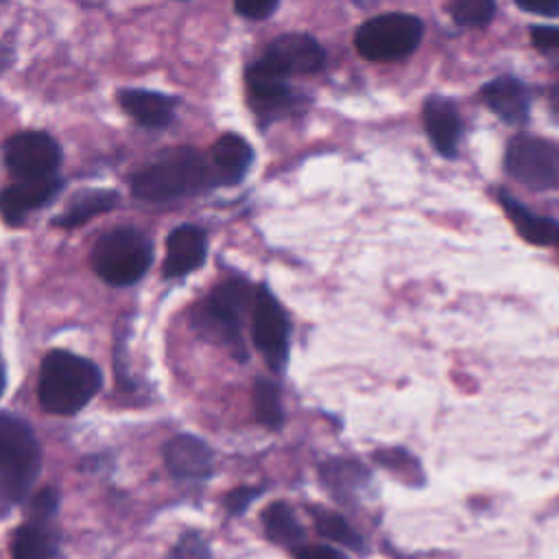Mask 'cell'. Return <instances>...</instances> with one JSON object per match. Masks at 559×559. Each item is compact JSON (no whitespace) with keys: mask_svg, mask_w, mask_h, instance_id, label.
I'll list each match as a JSON object with an SVG mask.
<instances>
[{"mask_svg":"<svg viewBox=\"0 0 559 559\" xmlns=\"http://www.w3.org/2000/svg\"><path fill=\"white\" fill-rule=\"evenodd\" d=\"M555 245H557V247H559V238H557V242H555Z\"/></svg>","mask_w":559,"mask_h":559,"instance_id":"37","label":"cell"},{"mask_svg":"<svg viewBox=\"0 0 559 559\" xmlns=\"http://www.w3.org/2000/svg\"><path fill=\"white\" fill-rule=\"evenodd\" d=\"M424 35V22L404 11L380 13L362 22L354 35V46L369 61H400L415 52Z\"/></svg>","mask_w":559,"mask_h":559,"instance_id":"6","label":"cell"},{"mask_svg":"<svg viewBox=\"0 0 559 559\" xmlns=\"http://www.w3.org/2000/svg\"><path fill=\"white\" fill-rule=\"evenodd\" d=\"M4 386H7V367H4V360L0 356V397L4 393Z\"/></svg>","mask_w":559,"mask_h":559,"instance_id":"36","label":"cell"},{"mask_svg":"<svg viewBox=\"0 0 559 559\" xmlns=\"http://www.w3.org/2000/svg\"><path fill=\"white\" fill-rule=\"evenodd\" d=\"M234 11L247 20H266L277 11L275 0H240L234 4Z\"/></svg>","mask_w":559,"mask_h":559,"instance_id":"28","label":"cell"},{"mask_svg":"<svg viewBox=\"0 0 559 559\" xmlns=\"http://www.w3.org/2000/svg\"><path fill=\"white\" fill-rule=\"evenodd\" d=\"M120 197L109 188H90L79 190L66 205V210L50 221L55 227H79L100 214L111 212L118 205Z\"/></svg>","mask_w":559,"mask_h":559,"instance_id":"19","label":"cell"},{"mask_svg":"<svg viewBox=\"0 0 559 559\" xmlns=\"http://www.w3.org/2000/svg\"><path fill=\"white\" fill-rule=\"evenodd\" d=\"M312 520L314 526L319 528L321 535H325L328 539L347 546V548H360L362 542L358 537V533L334 511L328 509H312Z\"/></svg>","mask_w":559,"mask_h":559,"instance_id":"25","label":"cell"},{"mask_svg":"<svg viewBox=\"0 0 559 559\" xmlns=\"http://www.w3.org/2000/svg\"><path fill=\"white\" fill-rule=\"evenodd\" d=\"M90 264L105 284L131 286L151 269L153 242L138 227H114L105 231L92 247Z\"/></svg>","mask_w":559,"mask_h":559,"instance_id":"4","label":"cell"},{"mask_svg":"<svg viewBox=\"0 0 559 559\" xmlns=\"http://www.w3.org/2000/svg\"><path fill=\"white\" fill-rule=\"evenodd\" d=\"M253 286L242 277H229L221 282L192 312L194 330L225 345L234 358L247 360L242 319L249 306H253Z\"/></svg>","mask_w":559,"mask_h":559,"instance_id":"3","label":"cell"},{"mask_svg":"<svg viewBox=\"0 0 559 559\" xmlns=\"http://www.w3.org/2000/svg\"><path fill=\"white\" fill-rule=\"evenodd\" d=\"M41 469V448L33 428L13 413H0V498L20 502Z\"/></svg>","mask_w":559,"mask_h":559,"instance_id":"5","label":"cell"},{"mask_svg":"<svg viewBox=\"0 0 559 559\" xmlns=\"http://www.w3.org/2000/svg\"><path fill=\"white\" fill-rule=\"evenodd\" d=\"M262 522L269 539H273L275 544L293 548L295 552L304 546L306 533L286 502H273L271 507H266L262 513Z\"/></svg>","mask_w":559,"mask_h":559,"instance_id":"23","label":"cell"},{"mask_svg":"<svg viewBox=\"0 0 559 559\" xmlns=\"http://www.w3.org/2000/svg\"><path fill=\"white\" fill-rule=\"evenodd\" d=\"M170 559H210V548L201 535L186 533L175 544Z\"/></svg>","mask_w":559,"mask_h":559,"instance_id":"27","label":"cell"},{"mask_svg":"<svg viewBox=\"0 0 559 559\" xmlns=\"http://www.w3.org/2000/svg\"><path fill=\"white\" fill-rule=\"evenodd\" d=\"M57 502H59V498H57V491H55V489H50V487L41 489V491L33 498V504H31V511H33L35 520L46 522V520L57 511Z\"/></svg>","mask_w":559,"mask_h":559,"instance_id":"31","label":"cell"},{"mask_svg":"<svg viewBox=\"0 0 559 559\" xmlns=\"http://www.w3.org/2000/svg\"><path fill=\"white\" fill-rule=\"evenodd\" d=\"M253 345L266 360L273 371H282L288 360V341H290V323L275 299V295L260 284L253 293Z\"/></svg>","mask_w":559,"mask_h":559,"instance_id":"8","label":"cell"},{"mask_svg":"<svg viewBox=\"0 0 559 559\" xmlns=\"http://www.w3.org/2000/svg\"><path fill=\"white\" fill-rule=\"evenodd\" d=\"M321 483L328 487V491L336 500H349L354 498L367 483H369V469L354 461V459H328L319 467Z\"/></svg>","mask_w":559,"mask_h":559,"instance_id":"21","label":"cell"},{"mask_svg":"<svg viewBox=\"0 0 559 559\" xmlns=\"http://www.w3.org/2000/svg\"><path fill=\"white\" fill-rule=\"evenodd\" d=\"M509 221L513 223V227L518 229V234L531 242V245H552L559 238V223L546 216H539L535 212H531L526 205H522L518 199L509 197L504 190H500L498 194Z\"/></svg>","mask_w":559,"mask_h":559,"instance_id":"20","label":"cell"},{"mask_svg":"<svg viewBox=\"0 0 559 559\" xmlns=\"http://www.w3.org/2000/svg\"><path fill=\"white\" fill-rule=\"evenodd\" d=\"M63 188L59 175L41 179H20L0 190V216L7 225H22L33 210L48 205Z\"/></svg>","mask_w":559,"mask_h":559,"instance_id":"11","label":"cell"},{"mask_svg":"<svg viewBox=\"0 0 559 559\" xmlns=\"http://www.w3.org/2000/svg\"><path fill=\"white\" fill-rule=\"evenodd\" d=\"M4 166L15 179H41L57 175L61 146L46 131H22L11 135L2 146Z\"/></svg>","mask_w":559,"mask_h":559,"instance_id":"9","label":"cell"},{"mask_svg":"<svg viewBox=\"0 0 559 559\" xmlns=\"http://www.w3.org/2000/svg\"><path fill=\"white\" fill-rule=\"evenodd\" d=\"M518 9L526 11V13H535V15H546V17H555L559 15V2H544V4H537V2H515Z\"/></svg>","mask_w":559,"mask_h":559,"instance_id":"34","label":"cell"},{"mask_svg":"<svg viewBox=\"0 0 559 559\" xmlns=\"http://www.w3.org/2000/svg\"><path fill=\"white\" fill-rule=\"evenodd\" d=\"M11 555L13 559H61L57 537L41 520L26 522L15 531Z\"/></svg>","mask_w":559,"mask_h":559,"instance_id":"22","label":"cell"},{"mask_svg":"<svg viewBox=\"0 0 559 559\" xmlns=\"http://www.w3.org/2000/svg\"><path fill=\"white\" fill-rule=\"evenodd\" d=\"M103 386V373L90 358L68 349L44 356L37 380V397L52 415H74L85 408Z\"/></svg>","mask_w":559,"mask_h":559,"instance_id":"1","label":"cell"},{"mask_svg":"<svg viewBox=\"0 0 559 559\" xmlns=\"http://www.w3.org/2000/svg\"><path fill=\"white\" fill-rule=\"evenodd\" d=\"M207 258V236L197 225H179L166 238V258L162 275L166 280H179L203 266Z\"/></svg>","mask_w":559,"mask_h":559,"instance_id":"12","label":"cell"},{"mask_svg":"<svg viewBox=\"0 0 559 559\" xmlns=\"http://www.w3.org/2000/svg\"><path fill=\"white\" fill-rule=\"evenodd\" d=\"M210 170L214 186H234L245 179L253 164L251 144L238 133H223L210 148Z\"/></svg>","mask_w":559,"mask_h":559,"instance_id":"15","label":"cell"},{"mask_svg":"<svg viewBox=\"0 0 559 559\" xmlns=\"http://www.w3.org/2000/svg\"><path fill=\"white\" fill-rule=\"evenodd\" d=\"M284 79L295 74H314L325 63L323 46L308 33H284L275 37L260 57Z\"/></svg>","mask_w":559,"mask_h":559,"instance_id":"10","label":"cell"},{"mask_svg":"<svg viewBox=\"0 0 559 559\" xmlns=\"http://www.w3.org/2000/svg\"><path fill=\"white\" fill-rule=\"evenodd\" d=\"M424 129L443 157H454L463 133V120L450 98L428 96L424 103Z\"/></svg>","mask_w":559,"mask_h":559,"instance_id":"16","label":"cell"},{"mask_svg":"<svg viewBox=\"0 0 559 559\" xmlns=\"http://www.w3.org/2000/svg\"><path fill=\"white\" fill-rule=\"evenodd\" d=\"M116 98L122 111L146 129L168 127L177 107V100L173 96L138 87H124L116 94Z\"/></svg>","mask_w":559,"mask_h":559,"instance_id":"18","label":"cell"},{"mask_svg":"<svg viewBox=\"0 0 559 559\" xmlns=\"http://www.w3.org/2000/svg\"><path fill=\"white\" fill-rule=\"evenodd\" d=\"M164 463L175 478L201 480L212 474L214 454L203 439L194 435H177L164 445Z\"/></svg>","mask_w":559,"mask_h":559,"instance_id":"14","label":"cell"},{"mask_svg":"<svg viewBox=\"0 0 559 559\" xmlns=\"http://www.w3.org/2000/svg\"><path fill=\"white\" fill-rule=\"evenodd\" d=\"M253 413H255V419L271 428V430H277L282 428L284 419H286V413H284V406H282V395H280V386L269 380V378H255L253 382Z\"/></svg>","mask_w":559,"mask_h":559,"instance_id":"24","label":"cell"},{"mask_svg":"<svg viewBox=\"0 0 559 559\" xmlns=\"http://www.w3.org/2000/svg\"><path fill=\"white\" fill-rule=\"evenodd\" d=\"M299 559H345L341 552L332 550L330 546H301L297 550Z\"/></svg>","mask_w":559,"mask_h":559,"instance_id":"33","label":"cell"},{"mask_svg":"<svg viewBox=\"0 0 559 559\" xmlns=\"http://www.w3.org/2000/svg\"><path fill=\"white\" fill-rule=\"evenodd\" d=\"M448 13L459 26H485L493 20L496 4L491 0H454L448 4Z\"/></svg>","mask_w":559,"mask_h":559,"instance_id":"26","label":"cell"},{"mask_svg":"<svg viewBox=\"0 0 559 559\" xmlns=\"http://www.w3.org/2000/svg\"><path fill=\"white\" fill-rule=\"evenodd\" d=\"M384 467H389V469H395V472H400V469H411V465H415V461H413V456H408L406 452H402V450H389V452H378V454H373Z\"/></svg>","mask_w":559,"mask_h":559,"instance_id":"32","label":"cell"},{"mask_svg":"<svg viewBox=\"0 0 559 559\" xmlns=\"http://www.w3.org/2000/svg\"><path fill=\"white\" fill-rule=\"evenodd\" d=\"M548 103H550V111L552 116L559 120V81L550 87V94H548Z\"/></svg>","mask_w":559,"mask_h":559,"instance_id":"35","label":"cell"},{"mask_svg":"<svg viewBox=\"0 0 559 559\" xmlns=\"http://www.w3.org/2000/svg\"><path fill=\"white\" fill-rule=\"evenodd\" d=\"M251 107L262 118H273L290 105V85L280 72H275L266 61L258 59L247 68L245 74Z\"/></svg>","mask_w":559,"mask_h":559,"instance_id":"13","label":"cell"},{"mask_svg":"<svg viewBox=\"0 0 559 559\" xmlns=\"http://www.w3.org/2000/svg\"><path fill=\"white\" fill-rule=\"evenodd\" d=\"M504 170L526 188H559V146L535 135H515L504 153Z\"/></svg>","mask_w":559,"mask_h":559,"instance_id":"7","label":"cell"},{"mask_svg":"<svg viewBox=\"0 0 559 559\" xmlns=\"http://www.w3.org/2000/svg\"><path fill=\"white\" fill-rule=\"evenodd\" d=\"M258 493H260L258 487H236L225 496V507L231 515H238L255 500Z\"/></svg>","mask_w":559,"mask_h":559,"instance_id":"30","label":"cell"},{"mask_svg":"<svg viewBox=\"0 0 559 559\" xmlns=\"http://www.w3.org/2000/svg\"><path fill=\"white\" fill-rule=\"evenodd\" d=\"M480 98L507 124H520L528 118L531 94L526 85L511 74L496 76L485 83L480 87Z\"/></svg>","mask_w":559,"mask_h":559,"instance_id":"17","label":"cell"},{"mask_svg":"<svg viewBox=\"0 0 559 559\" xmlns=\"http://www.w3.org/2000/svg\"><path fill=\"white\" fill-rule=\"evenodd\" d=\"M207 159L190 146L168 148L131 177V194L148 203H166L212 188Z\"/></svg>","mask_w":559,"mask_h":559,"instance_id":"2","label":"cell"},{"mask_svg":"<svg viewBox=\"0 0 559 559\" xmlns=\"http://www.w3.org/2000/svg\"><path fill=\"white\" fill-rule=\"evenodd\" d=\"M531 41L542 52H559V26H531Z\"/></svg>","mask_w":559,"mask_h":559,"instance_id":"29","label":"cell"}]
</instances>
